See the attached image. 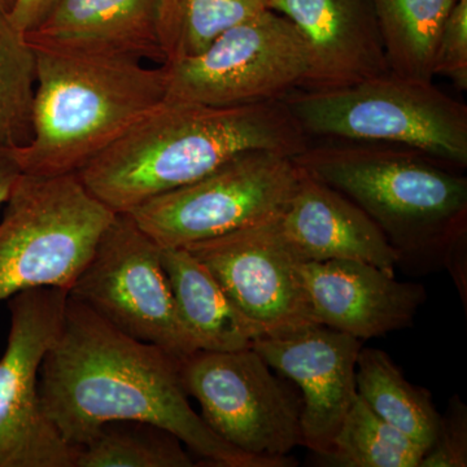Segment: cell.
<instances>
[{
    "label": "cell",
    "instance_id": "18",
    "mask_svg": "<svg viewBox=\"0 0 467 467\" xmlns=\"http://www.w3.org/2000/svg\"><path fill=\"white\" fill-rule=\"evenodd\" d=\"M161 263L178 316L198 349L252 347L250 326L204 264L184 247H161Z\"/></svg>",
    "mask_w": 467,
    "mask_h": 467
},
{
    "label": "cell",
    "instance_id": "14",
    "mask_svg": "<svg viewBox=\"0 0 467 467\" xmlns=\"http://www.w3.org/2000/svg\"><path fill=\"white\" fill-rule=\"evenodd\" d=\"M300 270L317 325L359 340L408 327L427 299L422 285L396 281L364 261H303Z\"/></svg>",
    "mask_w": 467,
    "mask_h": 467
},
{
    "label": "cell",
    "instance_id": "12",
    "mask_svg": "<svg viewBox=\"0 0 467 467\" xmlns=\"http://www.w3.org/2000/svg\"><path fill=\"white\" fill-rule=\"evenodd\" d=\"M208 267L254 340L317 325L301 276L303 259L278 220L186 245Z\"/></svg>",
    "mask_w": 467,
    "mask_h": 467
},
{
    "label": "cell",
    "instance_id": "3",
    "mask_svg": "<svg viewBox=\"0 0 467 467\" xmlns=\"http://www.w3.org/2000/svg\"><path fill=\"white\" fill-rule=\"evenodd\" d=\"M301 171L358 204L398 252L399 266H444L466 241L467 180L456 168L395 144L328 140L294 156Z\"/></svg>",
    "mask_w": 467,
    "mask_h": 467
},
{
    "label": "cell",
    "instance_id": "4",
    "mask_svg": "<svg viewBox=\"0 0 467 467\" xmlns=\"http://www.w3.org/2000/svg\"><path fill=\"white\" fill-rule=\"evenodd\" d=\"M33 134L24 174H77L165 100L161 67L140 58L36 48Z\"/></svg>",
    "mask_w": 467,
    "mask_h": 467
},
{
    "label": "cell",
    "instance_id": "9",
    "mask_svg": "<svg viewBox=\"0 0 467 467\" xmlns=\"http://www.w3.org/2000/svg\"><path fill=\"white\" fill-rule=\"evenodd\" d=\"M165 100L238 107L303 88L309 54L299 30L272 9L221 34L195 57L161 64Z\"/></svg>",
    "mask_w": 467,
    "mask_h": 467
},
{
    "label": "cell",
    "instance_id": "20",
    "mask_svg": "<svg viewBox=\"0 0 467 467\" xmlns=\"http://www.w3.org/2000/svg\"><path fill=\"white\" fill-rule=\"evenodd\" d=\"M457 0H376L378 24L389 72L434 78V55Z\"/></svg>",
    "mask_w": 467,
    "mask_h": 467
},
{
    "label": "cell",
    "instance_id": "25",
    "mask_svg": "<svg viewBox=\"0 0 467 467\" xmlns=\"http://www.w3.org/2000/svg\"><path fill=\"white\" fill-rule=\"evenodd\" d=\"M467 88V0H457L445 20L434 55V76Z\"/></svg>",
    "mask_w": 467,
    "mask_h": 467
},
{
    "label": "cell",
    "instance_id": "26",
    "mask_svg": "<svg viewBox=\"0 0 467 467\" xmlns=\"http://www.w3.org/2000/svg\"><path fill=\"white\" fill-rule=\"evenodd\" d=\"M466 466L467 408L465 402L454 395L441 418L435 441L423 454L420 467Z\"/></svg>",
    "mask_w": 467,
    "mask_h": 467
},
{
    "label": "cell",
    "instance_id": "7",
    "mask_svg": "<svg viewBox=\"0 0 467 467\" xmlns=\"http://www.w3.org/2000/svg\"><path fill=\"white\" fill-rule=\"evenodd\" d=\"M184 391L199 402L202 418L227 444L279 467L303 445V400L252 347L198 349L180 358Z\"/></svg>",
    "mask_w": 467,
    "mask_h": 467
},
{
    "label": "cell",
    "instance_id": "1",
    "mask_svg": "<svg viewBox=\"0 0 467 467\" xmlns=\"http://www.w3.org/2000/svg\"><path fill=\"white\" fill-rule=\"evenodd\" d=\"M39 391L48 417L73 447H84L106 423L142 420L177 436L209 465L279 467L212 431L190 405L180 358L129 337L70 296L39 370Z\"/></svg>",
    "mask_w": 467,
    "mask_h": 467
},
{
    "label": "cell",
    "instance_id": "19",
    "mask_svg": "<svg viewBox=\"0 0 467 467\" xmlns=\"http://www.w3.org/2000/svg\"><path fill=\"white\" fill-rule=\"evenodd\" d=\"M358 395L387 423L425 451L438 434L441 414L431 392L414 386L383 350L361 348L356 367Z\"/></svg>",
    "mask_w": 467,
    "mask_h": 467
},
{
    "label": "cell",
    "instance_id": "11",
    "mask_svg": "<svg viewBox=\"0 0 467 467\" xmlns=\"http://www.w3.org/2000/svg\"><path fill=\"white\" fill-rule=\"evenodd\" d=\"M69 291L39 287L8 299L7 348L0 358V467H75L78 448L52 422L39 370L57 342Z\"/></svg>",
    "mask_w": 467,
    "mask_h": 467
},
{
    "label": "cell",
    "instance_id": "22",
    "mask_svg": "<svg viewBox=\"0 0 467 467\" xmlns=\"http://www.w3.org/2000/svg\"><path fill=\"white\" fill-rule=\"evenodd\" d=\"M177 436L142 420H113L78 448L75 467H192Z\"/></svg>",
    "mask_w": 467,
    "mask_h": 467
},
{
    "label": "cell",
    "instance_id": "8",
    "mask_svg": "<svg viewBox=\"0 0 467 467\" xmlns=\"http://www.w3.org/2000/svg\"><path fill=\"white\" fill-rule=\"evenodd\" d=\"M300 175L292 156L251 150L130 214L161 247H186L278 220Z\"/></svg>",
    "mask_w": 467,
    "mask_h": 467
},
{
    "label": "cell",
    "instance_id": "13",
    "mask_svg": "<svg viewBox=\"0 0 467 467\" xmlns=\"http://www.w3.org/2000/svg\"><path fill=\"white\" fill-rule=\"evenodd\" d=\"M267 365L292 380L303 400V445L322 459L358 398L356 367L362 340L324 325L252 343Z\"/></svg>",
    "mask_w": 467,
    "mask_h": 467
},
{
    "label": "cell",
    "instance_id": "5",
    "mask_svg": "<svg viewBox=\"0 0 467 467\" xmlns=\"http://www.w3.org/2000/svg\"><path fill=\"white\" fill-rule=\"evenodd\" d=\"M282 100L308 138L395 144L466 168V106L432 79L389 72L334 90L296 88Z\"/></svg>",
    "mask_w": 467,
    "mask_h": 467
},
{
    "label": "cell",
    "instance_id": "28",
    "mask_svg": "<svg viewBox=\"0 0 467 467\" xmlns=\"http://www.w3.org/2000/svg\"><path fill=\"white\" fill-rule=\"evenodd\" d=\"M23 174L16 149L0 147V207L7 202L17 178Z\"/></svg>",
    "mask_w": 467,
    "mask_h": 467
},
{
    "label": "cell",
    "instance_id": "21",
    "mask_svg": "<svg viewBox=\"0 0 467 467\" xmlns=\"http://www.w3.org/2000/svg\"><path fill=\"white\" fill-rule=\"evenodd\" d=\"M266 9L267 0H158L156 36L161 64L201 54L230 27Z\"/></svg>",
    "mask_w": 467,
    "mask_h": 467
},
{
    "label": "cell",
    "instance_id": "17",
    "mask_svg": "<svg viewBox=\"0 0 467 467\" xmlns=\"http://www.w3.org/2000/svg\"><path fill=\"white\" fill-rule=\"evenodd\" d=\"M158 0H58L26 34L33 47L73 54L150 58L162 63L156 36Z\"/></svg>",
    "mask_w": 467,
    "mask_h": 467
},
{
    "label": "cell",
    "instance_id": "24",
    "mask_svg": "<svg viewBox=\"0 0 467 467\" xmlns=\"http://www.w3.org/2000/svg\"><path fill=\"white\" fill-rule=\"evenodd\" d=\"M36 50L0 12V147L20 149L33 134Z\"/></svg>",
    "mask_w": 467,
    "mask_h": 467
},
{
    "label": "cell",
    "instance_id": "10",
    "mask_svg": "<svg viewBox=\"0 0 467 467\" xmlns=\"http://www.w3.org/2000/svg\"><path fill=\"white\" fill-rule=\"evenodd\" d=\"M69 296L129 337L177 358L198 350L175 308L161 245L130 213H115Z\"/></svg>",
    "mask_w": 467,
    "mask_h": 467
},
{
    "label": "cell",
    "instance_id": "23",
    "mask_svg": "<svg viewBox=\"0 0 467 467\" xmlns=\"http://www.w3.org/2000/svg\"><path fill=\"white\" fill-rule=\"evenodd\" d=\"M425 453L358 395L324 460L342 467H420Z\"/></svg>",
    "mask_w": 467,
    "mask_h": 467
},
{
    "label": "cell",
    "instance_id": "15",
    "mask_svg": "<svg viewBox=\"0 0 467 467\" xmlns=\"http://www.w3.org/2000/svg\"><path fill=\"white\" fill-rule=\"evenodd\" d=\"M299 30L309 54L303 90L347 88L389 72L376 0H267Z\"/></svg>",
    "mask_w": 467,
    "mask_h": 467
},
{
    "label": "cell",
    "instance_id": "16",
    "mask_svg": "<svg viewBox=\"0 0 467 467\" xmlns=\"http://www.w3.org/2000/svg\"><path fill=\"white\" fill-rule=\"evenodd\" d=\"M278 225L304 261H364L391 275L400 263L382 230L358 204L304 171Z\"/></svg>",
    "mask_w": 467,
    "mask_h": 467
},
{
    "label": "cell",
    "instance_id": "27",
    "mask_svg": "<svg viewBox=\"0 0 467 467\" xmlns=\"http://www.w3.org/2000/svg\"><path fill=\"white\" fill-rule=\"evenodd\" d=\"M58 0H17L8 15L9 20L21 33L29 34L48 17Z\"/></svg>",
    "mask_w": 467,
    "mask_h": 467
},
{
    "label": "cell",
    "instance_id": "2",
    "mask_svg": "<svg viewBox=\"0 0 467 467\" xmlns=\"http://www.w3.org/2000/svg\"><path fill=\"white\" fill-rule=\"evenodd\" d=\"M310 140L284 100L209 107L164 100L77 173L115 213L201 180L251 150L296 156Z\"/></svg>",
    "mask_w": 467,
    "mask_h": 467
},
{
    "label": "cell",
    "instance_id": "6",
    "mask_svg": "<svg viewBox=\"0 0 467 467\" xmlns=\"http://www.w3.org/2000/svg\"><path fill=\"white\" fill-rule=\"evenodd\" d=\"M0 223V301L39 287L69 291L115 212L77 174H21Z\"/></svg>",
    "mask_w": 467,
    "mask_h": 467
},
{
    "label": "cell",
    "instance_id": "29",
    "mask_svg": "<svg viewBox=\"0 0 467 467\" xmlns=\"http://www.w3.org/2000/svg\"><path fill=\"white\" fill-rule=\"evenodd\" d=\"M17 0H0V12L9 15L16 5Z\"/></svg>",
    "mask_w": 467,
    "mask_h": 467
}]
</instances>
